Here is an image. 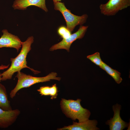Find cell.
I'll use <instances>...</instances> for the list:
<instances>
[{"instance_id":"obj_2","label":"cell","mask_w":130,"mask_h":130,"mask_svg":"<svg viewBox=\"0 0 130 130\" xmlns=\"http://www.w3.org/2000/svg\"><path fill=\"white\" fill-rule=\"evenodd\" d=\"M81 101L79 99L74 100L62 98L60 104L62 110L67 117L74 121L78 119L79 122L89 119L91 114L89 110L82 106Z\"/></svg>"},{"instance_id":"obj_7","label":"cell","mask_w":130,"mask_h":130,"mask_svg":"<svg viewBox=\"0 0 130 130\" xmlns=\"http://www.w3.org/2000/svg\"><path fill=\"white\" fill-rule=\"evenodd\" d=\"M112 109L114 113L113 117L106 122L109 126L110 130H122L127 127L129 124L122 120L120 117L121 106L117 104L113 106Z\"/></svg>"},{"instance_id":"obj_13","label":"cell","mask_w":130,"mask_h":130,"mask_svg":"<svg viewBox=\"0 0 130 130\" xmlns=\"http://www.w3.org/2000/svg\"><path fill=\"white\" fill-rule=\"evenodd\" d=\"M37 91L41 96H50L51 99L56 98L58 95V91L56 84L51 87L47 86L41 87Z\"/></svg>"},{"instance_id":"obj_14","label":"cell","mask_w":130,"mask_h":130,"mask_svg":"<svg viewBox=\"0 0 130 130\" xmlns=\"http://www.w3.org/2000/svg\"><path fill=\"white\" fill-rule=\"evenodd\" d=\"M99 67L111 76L117 84H119L121 82L122 79L121 77V73L118 71L112 68L103 62Z\"/></svg>"},{"instance_id":"obj_10","label":"cell","mask_w":130,"mask_h":130,"mask_svg":"<svg viewBox=\"0 0 130 130\" xmlns=\"http://www.w3.org/2000/svg\"><path fill=\"white\" fill-rule=\"evenodd\" d=\"M31 6H36L46 12L48 11L45 0H15L12 7L14 9L24 10Z\"/></svg>"},{"instance_id":"obj_3","label":"cell","mask_w":130,"mask_h":130,"mask_svg":"<svg viewBox=\"0 0 130 130\" xmlns=\"http://www.w3.org/2000/svg\"><path fill=\"white\" fill-rule=\"evenodd\" d=\"M17 72L16 76L18 79L17 84L10 93V97L11 98L15 97L17 92L22 89L29 87L36 83L49 81L51 79L59 81L61 78L60 77H57V73L53 72L43 77H33L20 71Z\"/></svg>"},{"instance_id":"obj_17","label":"cell","mask_w":130,"mask_h":130,"mask_svg":"<svg viewBox=\"0 0 130 130\" xmlns=\"http://www.w3.org/2000/svg\"><path fill=\"white\" fill-rule=\"evenodd\" d=\"M9 65H2L0 66V70H3L8 68Z\"/></svg>"},{"instance_id":"obj_11","label":"cell","mask_w":130,"mask_h":130,"mask_svg":"<svg viewBox=\"0 0 130 130\" xmlns=\"http://www.w3.org/2000/svg\"><path fill=\"white\" fill-rule=\"evenodd\" d=\"M98 122L96 120H88L85 121L73 122L72 125L58 129L59 130H97L99 129L97 126Z\"/></svg>"},{"instance_id":"obj_5","label":"cell","mask_w":130,"mask_h":130,"mask_svg":"<svg viewBox=\"0 0 130 130\" xmlns=\"http://www.w3.org/2000/svg\"><path fill=\"white\" fill-rule=\"evenodd\" d=\"M130 6V0H109L105 4L99 6L101 13L104 15L113 16L119 11Z\"/></svg>"},{"instance_id":"obj_15","label":"cell","mask_w":130,"mask_h":130,"mask_svg":"<svg viewBox=\"0 0 130 130\" xmlns=\"http://www.w3.org/2000/svg\"><path fill=\"white\" fill-rule=\"evenodd\" d=\"M87 58L96 65L100 66L102 65L103 61L101 58L100 53L98 52L87 56Z\"/></svg>"},{"instance_id":"obj_6","label":"cell","mask_w":130,"mask_h":130,"mask_svg":"<svg viewBox=\"0 0 130 130\" xmlns=\"http://www.w3.org/2000/svg\"><path fill=\"white\" fill-rule=\"evenodd\" d=\"M88 27V26H81L78 30L72 34L68 38L63 39L59 43L52 46L50 49V51L58 49H64L69 52L72 43L77 39H80L84 37Z\"/></svg>"},{"instance_id":"obj_18","label":"cell","mask_w":130,"mask_h":130,"mask_svg":"<svg viewBox=\"0 0 130 130\" xmlns=\"http://www.w3.org/2000/svg\"><path fill=\"white\" fill-rule=\"evenodd\" d=\"M54 3L57 2H60L61 1V0H53Z\"/></svg>"},{"instance_id":"obj_1","label":"cell","mask_w":130,"mask_h":130,"mask_svg":"<svg viewBox=\"0 0 130 130\" xmlns=\"http://www.w3.org/2000/svg\"><path fill=\"white\" fill-rule=\"evenodd\" d=\"M34 41L33 36L28 37L25 41L22 42V47L18 56L14 58H11V64L10 67L6 71L1 73V81H6L12 79L14 74L16 72H20L24 68L30 69L35 74L40 73L28 66L27 65L26 58L28 52L31 49V45Z\"/></svg>"},{"instance_id":"obj_9","label":"cell","mask_w":130,"mask_h":130,"mask_svg":"<svg viewBox=\"0 0 130 130\" xmlns=\"http://www.w3.org/2000/svg\"><path fill=\"white\" fill-rule=\"evenodd\" d=\"M20 112L18 109L6 111L0 108V128H6L16 121Z\"/></svg>"},{"instance_id":"obj_8","label":"cell","mask_w":130,"mask_h":130,"mask_svg":"<svg viewBox=\"0 0 130 130\" xmlns=\"http://www.w3.org/2000/svg\"><path fill=\"white\" fill-rule=\"evenodd\" d=\"M3 34L0 38V48H13L18 52L22 46V42L17 36L9 33L7 30L3 29Z\"/></svg>"},{"instance_id":"obj_12","label":"cell","mask_w":130,"mask_h":130,"mask_svg":"<svg viewBox=\"0 0 130 130\" xmlns=\"http://www.w3.org/2000/svg\"><path fill=\"white\" fill-rule=\"evenodd\" d=\"M0 108L5 110L12 109L5 87L0 83Z\"/></svg>"},{"instance_id":"obj_4","label":"cell","mask_w":130,"mask_h":130,"mask_svg":"<svg viewBox=\"0 0 130 130\" xmlns=\"http://www.w3.org/2000/svg\"><path fill=\"white\" fill-rule=\"evenodd\" d=\"M54 4V9L59 11L62 14L65 21L66 27L71 32L73 30L76 26H81L86 22L88 17L87 14L81 16L76 15L66 8L64 3L57 2Z\"/></svg>"},{"instance_id":"obj_16","label":"cell","mask_w":130,"mask_h":130,"mask_svg":"<svg viewBox=\"0 0 130 130\" xmlns=\"http://www.w3.org/2000/svg\"><path fill=\"white\" fill-rule=\"evenodd\" d=\"M71 32L66 27L63 26H60L57 30L58 34L63 39L69 37L71 34Z\"/></svg>"},{"instance_id":"obj_19","label":"cell","mask_w":130,"mask_h":130,"mask_svg":"<svg viewBox=\"0 0 130 130\" xmlns=\"http://www.w3.org/2000/svg\"><path fill=\"white\" fill-rule=\"evenodd\" d=\"M1 73L0 72V82L1 81Z\"/></svg>"}]
</instances>
